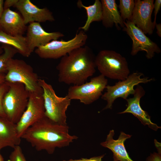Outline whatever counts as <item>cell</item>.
Returning <instances> with one entry per match:
<instances>
[{
	"mask_svg": "<svg viewBox=\"0 0 161 161\" xmlns=\"http://www.w3.org/2000/svg\"><path fill=\"white\" fill-rule=\"evenodd\" d=\"M67 125L52 121L45 116L29 128L21 137L37 151L45 150L53 154L57 148L68 146L78 137L69 133Z\"/></svg>",
	"mask_w": 161,
	"mask_h": 161,
	"instance_id": "obj_1",
	"label": "cell"
},
{
	"mask_svg": "<svg viewBox=\"0 0 161 161\" xmlns=\"http://www.w3.org/2000/svg\"><path fill=\"white\" fill-rule=\"evenodd\" d=\"M95 58L91 49L85 45L63 57L56 66L59 82L72 85L86 82L95 72Z\"/></svg>",
	"mask_w": 161,
	"mask_h": 161,
	"instance_id": "obj_2",
	"label": "cell"
},
{
	"mask_svg": "<svg viewBox=\"0 0 161 161\" xmlns=\"http://www.w3.org/2000/svg\"><path fill=\"white\" fill-rule=\"evenodd\" d=\"M95 63L100 74L105 77L122 80L130 75L126 58L115 51H100L95 57Z\"/></svg>",
	"mask_w": 161,
	"mask_h": 161,
	"instance_id": "obj_3",
	"label": "cell"
},
{
	"mask_svg": "<svg viewBox=\"0 0 161 161\" xmlns=\"http://www.w3.org/2000/svg\"><path fill=\"white\" fill-rule=\"evenodd\" d=\"M39 79L32 66L24 60L12 58L8 61L5 82L21 83L29 93H41L43 92L39 84Z\"/></svg>",
	"mask_w": 161,
	"mask_h": 161,
	"instance_id": "obj_4",
	"label": "cell"
},
{
	"mask_svg": "<svg viewBox=\"0 0 161 161\" xmlns=\"http://www.w3.org/2000/svg\"><path fill=\"white\" fill-rule=\"evenodd\" d=\"M39 83L43 90L45 116L57 123L67 125L66 112L71 100L67 95L58 96L52 86L44 80L39 78Z\"/></svg>",
	"mask_w": 161,
	"mask_h": 161,
	"instance_id": "obj_5",
	"label": "cell"
},
{
	"mask_svg": "<svg viewBox=\"0 0 161 161\" xmlns=\"http://www.w3.org/2000/svg\"><path fill=\"white\" fill-rule=\"evenodd\" d=\"M7 83L9 89L3 100V108L7 118L16 124L27 108L30 93L21 83Z\"/></svg>",
	"mask_w": 161,
	"mask_h": 161,
	"instance_id": "obj_6",
	"label": "cell"
},
{
	"mask_svg": "<svg viewBox=\"0 0 161 161\" xmlns=\"http://www.w3.org/2000/svg\"><path fill=\"white\" fill-rule=\"evenodd\" d=\"M80 30L73 38L69 40L52 41L46 45L36 48L35 52L42 58L57 59L61 58L74 50L85 45L88 35L85 32Z\"/></svg>",
	"mask_w": 161,
	"mask_h": 161,
	"instance_id": "obj_7",
	"label": "cell"
},
{
	"mask_svg": "<svg viewBox=\"0 0 161 161\" xmlns=\"http://www.w3.org/2000/svg\"><path fill=\"white\" fill-rule=\"evenodd\" d=\"M143 74L135 72L129 75L125 79L119 80L113 86L107 85L106 92L101 96V98L106 101L107 103L103 110L112 109V104L117 98L121 97L126 100L130 95L135 92L134 87L140 83H145L152 80L147 77L142 78Z\"/></svg>",
	"mask_w": 161,
	"mask_h": 161,
	"instance_id": "obj_8",
	"label": "cell"
},
{
	"mask_svg": "<svg viewBox=\"0 0 161 161\" xmlns=\"http://www.w3.org/2000/svg\"><path fill=\"white\" fill-rule=\"evenodd\" d=\"M107 83V79L100 74L92 78L89 82L70 86L67 95L71 100H79L84 104L89 105L101 96Z\"/></svg>",
	"mask_w": 161,
	"mask_h": 161,
	"instance_id": "obj_9",
	"label": "cell"
},
{
	"mask_svg": "<svg viewBox=\"0 0 161 161\" xmlns=\"http://www.w3.org/2000/svg\"><path fill=\"white\" fill-rule=\"evenodd\" d=\"M43 93H29L27 108L16 124L17 133L21 138L29 128L45 117Z\"/></svg>",
	"mask_w": 161,
	"mask_h": 161,
	"instance_id": "obj_10",
	"label": "cell"
},
{
	"mask_svg": "<svg viewBox=\"0 0 161 161\" xmlns=\"http://www.w3.org/2000/svg\"><path fill=\"white\" fill-rule=\"evenodd\" d=\"M125 27L123 30L126 32L132 41L131 55H135L140 51L146 52V56L150 59L155 53H159L161 50L157 44L151 41L145 34L132 22L124 21Z\"/></svg>",
	"mask_w": 161,
	"mask_h": 161,
	"instance_id": "obj_11",
	"label": "cell"
},
{
	"mask_svg": "<svg viewBox=\"0 0 161 161\" xmlns=\"http://www.w3.org/2000/svg\"><path fill=\"white\" fill-rule=\"evenodd\" d=\"M135 6L130 21L145 34L152 35L154 28L151 20L154 10V0H135Z\"/></svg>",
	"mask_w": 161,
	"mask_h": 161,
	"instance_id": "obj_12",
	"label": "cell"
},
{
	"mask_svg": "<svg viewBox=\"0 0 161 161\" xmlns=\"http://www.w3.org/2000/svg\"><path fill=\"white\" fill-rule=\"evenodd\" d=\"M25 36L28 48L32 53L40 47L44 46L52 41L57 40L64 36L59 32H48L41 26L40 23L33 22L27 26Z\"/></svg>",
	"mask_w": 161,
	"mask_h": 161,
	"instance_id": "obj_13",
	"label": "cell"
},
{
	"mask_svg": "<svg viewBox=\"0 0 161 161\" xmlns=\"http://www.w3.org/2000/svg\"><path fill=\"white\" fill-rule=\"evenodd\" d=\"M14 7L20 12L26 25L33 22L40 23L55 20L52 13L49 9L39 8L30 0H18Z\"/></svg>",
	"mask_w": 161,
	"mask_h": 161,
	"instance_id": "obj_14",
	"label": "cell"
},
{
	"mask_svg": "<svg viewBox=\"0 0 161 161\" xmlns=\"http://www.w3.org/2000/svg\"><path fill=\"white\" fill-rule=\"evenodd\" d=\"M145 93L143 88L141 86L137 85L135 89V92L133 97L126 100L127 102L126 109L118 113H131L137 117L142 124L145 126L147 125L150 128L156 131L158 129L160 128L161 127L158 126L151 122L150 116L146 112L142 109L140 106V99L144 95Z\"/></svg>",
	"mask_w": 161,
	"mask_h": 161,
	"instance_id": "obj_15",
	"label": "cell"
},
{
	"mask_svg": "<svg viewBox=\"0 0 161 161\" xmlns=\"http://www.w3.org/2000/svg\"><path fill=\"white\" fill-rule=\"evenodd\" d=\"M27 26L22 16L10 8L4 10L0 20V30L12 36H23Z\"/></svg>",
	"mask_w": 161,
	"mask_h": 161,
	"instance_id": "obj_16",
	"label": "cell"
},
{
	"mask_svg": "<svg viewBox=\"0 0 161 161\" xmlns=\"http://www.w3.org/2000/svg\"><path fill=\"white\" fill-rule=\"evenodd\" d=\"M114 134V130H110L106 141L102 142L100 145L112 151L114 160L119 161H134L129 157L124 144L126 140L130 138L131 136L121 131L118 138L114 140L113 138Z\"/></svg>",
	"mask_w": 161,
	"mask_h": 161,
	"instance_id": "obj_17",
	"label": "cell"
},
{
	"mask_svg": "<svg viewBox=\"0 0 161 161\" xmlns=\"http://www.w3.org/2000/svg\"><path fill=\"white\" fill-rule=\"evenodd\" d=\"M21 139L17 133L16 124L6 117L0 116V150L6 147L13 148L19 145Z\"/></svg>",
	"mask_w": 161,
	"mask_h": 161,
	"instance_id": "obj_18",
	"label": "cell"
},
{
	"mask_svg": "<svg viewBox=\"0 0 161 161\" xmlns=\"http://www.w3.org/2000/svg\"><path fill=\"white\" fill-rule=\"evenodd\" d=\"M102 6V21L105 27L110 28L114 24L119 30V25L123 28L125 27L124 21L122 18L118 10L115 0H101Z\"/></svg>",
	"mask_w": 161,
	"mask_h": 161,
	"instance_id": "obj_19",
	"label": "cell"
},
{
	"mask_svg": "<svg viewBox=\"0 0 161 161\" xmlns=\"http://www.w3.org/2000/svg\"><path fill=\"white\" fill-rule=\"evenodd\" d=\"M77 6L80 8H83L86 11L87 18L83 26L79 27L84 32L88 30L91 24L94 21H101L102 17V6L101 1L95 0L94 4L91 5L86 6L83 5L82 1L78 0Z\"/></svg>",
	"mask_w": 161,
	"mask_h": 161,
	"instance_id": "obj_20",
	"label": "cell"
},
{
	"mask_svg": "<svg viewBox=\"0 0 161 161\" xmlns=\"http://www.w3.org/2000/svg\"><path fill=\"white\" fill-rule=\"evenodd\" d=\"M0 43L14 47L24 57H29L31 54L28 48L25 36H13L0 30Z\"/></svg>",
	"mask_w": 161,
	"mask_h": 161,
	"instance_id": "obj_21",
	"label": "cell"
},
{
	"mask_svg": "<svg viewBox=\"0 0 161 161\" xmlns=\"http://www.w3.org/2000/svg\"><path fill=\"white\" fill-rule=\"evenodd\" d=\"M1 47L4 52L0 55V74H5L8 61L18 52L16 49L9 45L2 44Z\"/></svg>",
	"mask_w": 161,
	"mask_h": 161,
	"instance_id": "obj_22",
	"label": "cell"
},
{
	"mask_svg": "<svg viewBox=\"0 0 161 161\" xmlns=\"http://www.w3.org/2000/svg\"><path fill=\"white\" fill-rule=\"evenodd\" d=\"M135 6L133 0H120L119 7L120 16L123 19L130 21Z\"/></svg>",
	"mask_w": 161,
	"mask_h": 161,
	"instance_id": "obj_23",
	"label": "cell"
},
{
	"mask_svg": "<svg viewBox=\"0 0 161 161\" xmlns=\"http://www.w3.org/2000/svg\"><path fill=\"white\" fill-rule=\"evenodd\" d=\"M13 148L7 161H27L19 145L16 146Z\"/></svg>",
	"mask_w": 161,
	"mask_h": 161,
	"instance_id": "obj_24",
	"label": "cell"
},
{
	"mask_svg": "<svg viewBox=\"0 0 161 161\" xmlns=\"http://www.w3.org/2000/svg\"><path fill=\"white\" fill-rule=\"evenodd\" d=\"M9 89V85L7 82L5 81L0 84V116L6 117L3 108L2 102L4 97Z\"/></svg>",
	"mask_w": 161,
	"mask_h": 161,
	"instance_id": "obj_25",
	"label": "cell"
},
{
	"mask_svg": "<svg viewBox=\"0 0 161 161\" xmlns=\"http://www.w3.org/2000/svg\"><path fill=\"white\" fill-rule=\"evenodd\" d=\"M161 7V0H156L154 3V20L153 22L154 27L155 28V25L156 24V19L157 15L160 10Z\"/></svg>",
	"mask_w": 161,
	"mask_h": 161,
	"instance_id": "obj_26",
	"label": "cell"
},
{
	"mask_svg": "<svg viewBox=\"0 0 161 161\" xmlns=\"http://www.w3.org/2000/svg\"><path fill=\"white\" fill-rule=\"evenodd\" d=\"M104 156V155L98 157H93L89 159L81 158L79 159L75 160L71 159L68 161L64 160L63 161H101L102 159Z\"/></svg>",
	"mask_w": 161,
	"mask_h": 161,
	"instance_id": "obj_27",
	"label": "cell"
},
{
	"mask_svg": "<svg viewBox=\"0 0 161 161\" xmlns=\"http://www.w3.org/2000/svg\"><path fill=\"white\" fill-rule=\"evenodd\" d=\"M18 0H6L4 2V10L9 9L10 7H14Z\"/></svg>",
	"mask_w": 161,
	"mask_h": 161,
	"instance_id": "obj_28",
	"label": "cell"
},
{
	"mask_svg": "<svg viewBox=\"0 0 161 161\" xmlns=\"http://www.w3.org/2000/svg\"><path fill=\"white\" fill-rule=\"evenodd\" d=\"M147 161H161V154L154 152L151 154L146 159Z\"/></svg>",
	"mask_w": 161,
	"mask_h": 161,
	"instance_id": "obj_29",
	"label": "cell"
},
{
	"mask_svg": "<svg viewBox=\"0 0 161 161\" xmlns=\"http://www.w3.org/2000/svg\"><path fill=\"white\" fill-rule=\"evenodd\" d=\"M157 29V35L160 37H161V24L160 23L157 24L155 25Z\"/></svg>",
	"mask_w": 161,
	"mask_h": 161,
	"instance_id": "obj_30",
	"label": "cell"
},
{
	"mask_svg": "<svg viewBox=\"0 0 161 161\" xmlns=\"http://www.w3.org/2000/svg\"><path fill=\"white\" fill-rule=\"evenodd\" d=\"M4 1L3 0H0V20L4 11L3 4Z\"/></svg>",
	"mask_w": 161,
	"mask_h": 161,
	"instance_id": "obj_31",
	"label": "cell"
},
{
	"mask_svg": "<svg viewBox=\"0 0 161 161\" xmlns=\"http://www.w3.org/2000/svg\"><path fill=\"white\" fill-rule=\"evenodd\" d=\"M5 74H0V84L4 82Z\"/></svg>",
	"mask_w": 161,
	"mask_h": 161,
	"instance_id": "obj_32",
	"label": "cell"
},
{
	"mask_svg": "<svg viewBox=\"0 0 161 161\" xmlns=\"http://www.w3.org/2000/svg\"><path fill=\"white\" fill-rule=\"evenodd\" d=\"M0 161H4V158L0 153Z\"/></svg>",
	"mask_w": 161,
	"mask_h": 161,
	"instance_id": "obj_33",
	"label": "cell"
},
{
	"mask_svg": "<svg viewBox=\"0 0 161 161\" xmlns=\"http://www.w3.org/2000/svg\"><path fill=\"white\" fill-rule=\"evenodd\" d=\"M3 52V49L2 47H1V46H0V55Z\"/></svg>",
	"mask_w": 161,
	"mask_h": 161,
	"instance_id": "obj_34",
	"label": "cell"
},
{
	"mask_svg": "<svg viewBox=\"0 0 161 161\" xmlns=\"http://www.w3.org/2000/svg\"><path fill=\"white\" fill-rule=\"evenodd\" d=\"M113 161H117V160H114Z\"/></svg>",
	"mask_w": 161,
	"mask_h": 161,
	"instance_id": "obj_35",
	"label": "cell"
}]
</instances>
